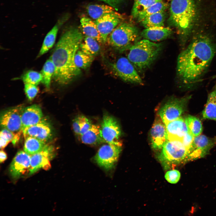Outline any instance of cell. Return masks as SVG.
<instances>
[{
  "instance_id": "cell-1",
  "label": "cell",
  "mask_w": 216,
  "mask_h": 216,
  "mask_svg": "<svg viewBox=\"0 0 216 216\" xmlns=\"http://www.w3.org/2000/svg\"><path fill=\"white\" fill-rule=\"evenodd\" d=\"M216 53V44L206 34H197L178 56L176 74L184 87L191 89L201 82Z\"/></svg>"
},
{
  "instance_id": "cell-2",
  "label": "cell",
  "mask_w": 216,
  "mask_h": 216,
  "mask_svg": "<svg viewBox=\"0 0 216 216\" xmlns=\"http://www.w3.org/2000/svg\"><path fill=\"white\" fill-rule=\"evenodd\" d=\"M83 38L78 29L72 28L64 32L56 44L50 57L55 66L52 78L58 84L68 85L81 74L74 57Z\"/></svg>"
},
{
  "instance_id": "cell-3",
  "label": "cell",
  "mask_w": 216,
  "mask_h": 216,
  "mask_svg": "<svg viewBox=\"0 0 216 216\" xmlns=\"http://www.w3.org/2000/svg\"><path fill=\"white\" fill-rule=\"evenodd\" d=\"M170 21L179 31L182 46L186 44L191 32L196 14L193 0H171Z\"/></svg>"
},
{
  "instance_id": "cell-4",
  "label": "cell",
  "mask_w": 216,
  "mask_h": 216,
  "mask_svg": "<svg viewBox=\"0 0 216 216\" xmlns=\"http://www.w3.org/2000/svg\"><path fill=\"white\" fill-rule=\"evenodd\" d=\"M162 49L161 44L144 39L135 43L130 48L127 58L137 70L142 72L149 67Z\"/></svg>"
},
{
  "instance_id": "cell-5",
  "label": "cell",
  "mask_w": 216,
  "mask_h": 216,
  "mask_svg": "<svg viewBox=\"0 0 216 216\" xmlns=\"http://www.w3.org/2000/svg\"><path fill=\"white\" fill-rule=\"evenodd\" d=\"M138 34L136 27L129 23H121L109 35L106 42L115 49L122 52L129 50Z\"/></svg>"
},
{
  "instance_id": "cell-6",
  "label": "cell",
  "mask_w": 216,
  "mask_h": 216,
  "mask_svg": "<svg viewBox=\"0 0 216 216\" xmlns=\"http://www.w3.org/2000/svg\"><path fill=\"white\" fill-rule=\"evenodd\" d=\"M158 155V159L165 169L187 160L189 153L181 140H168Z\"/></svg>"
},
{
  "instance_id": "cell-7",
  "label": "cell",
  "mask_w": 216,
  "mask_h": 216,
  "mask_svg": "<svg viewBox=\"0 0 216 216\" xmlns=\"http://www.w3.org/2000/svg\"><path fill=\"white\" fill-rule=\"evenodd\" d=\"M191 97L188 95L181 98H172L162 106L159 115L164 124L181 117L186 111Z\"/></svg>"
},
{
  "instance_id": "cell-8",
  "label": "cell",
  "mask_w": 216,
  "mask_h": 216,
  "mask_svg": "<svg viewBox=\"0 0 216 216\" xmlns=\"http://www.w3.org/2000/svg\"><path fill=\"white\" fill-rule=\"evenodd\" d=\"M102 146L94 157L96 163L106 170L114 168L122 151V144L119 141Z\"/></svg>"
},
{
  "instance_id": "cell-9",
  "label": "cell",
  "mask_w": 216,
  "mask_h": 216,
  "mask_svg": "<svg viewBox=\"0 0 216 216\" xmlns=\"http://www.w3.org/2000/svg\"><path fill=\"white\" fill-rule=\"evenodd\" d=\"M110 64L115 74L124 81L131 83L142 84V80L137 70L128 58L121 57Z\"/></svg>"
},
{
  "instance_id": "cell-10",
  "label": "cell",
  "mask_w": 216,
  "mask_h": 216,
  "mask_svg": "<svg viewBox=\"0 0 216 216\" xmlns=\"http://www.w3.org/2000/svg\"><path fill=\"white\" fill-rule=\"evenodd\" d=\"M55 155L54 146L46 144L41 150L31 155L29 175L34 174L41 168L45 170L49 169L51 166L50 161Z\"/></svg>"
},
{
  "instance_id": "cell-11",
  "label": "cell",
  "mask_w": 216,
  "mask_h": 216,
  "mask_svg": "<svg viewBox=\"0 0 216 216\" xmlns=\"http://www.w3.org/2000/svg\"><path fill=\"white\" fill-rule=\"evenodd\" d=\"M216 145V136L211 138L200 134L194 137L189 150L188 160L203 157Z\"/></svg>"
},
{
  "instance_id": "cell-12",
  "label": "cell",
  "mask_w": 216,
  "mask_h": 216,
  "mask_svg": "<svg viewBox=\"0 0 216 216\" xmlns=\"http://www.w3.org/2000/svg\"><path fill=\"white\" fill-rule=\"evenodd\" d=\"M23 109L22 106H20L3 112L0 117V124L2 128L15 134L22 132L21 116Z\"/></svg>"
},
{
  "instance_id": "cell-13",
  "label": "cell",
  "mask_w": 216,
  "mask_h": 216,
  "mask_svg": "<svg viewBox=\"0 0 216 216\" xmlns=\"http://www.w3.org/2000/svg\"><path fill=\"white\" fill-rule=\"evenodd\" d=\"M122 16L115 11L106 14L94 21L104 43L112 31L121 23Z\"/></svg>"
},
{
  "instance_id": "cell-14",
  "label": "cell",
  "mask_w": 216,
  "mask_h": 216,
  "mask_svg": "<svg viewBox=\"0 0 216 216\" xmlns=\"http://www.w3.org/2000/svg\"><path fill=\"white\" fill-rule=\"evenodd\" d=\"M100 128L105 143H114L119 142L121 129L118 122L113 116L108 114H104Z\"/></svg>"
},
{
  "instance_id": "cell-15",
  "label": "cell",
  "mask_w": 216,
  "mask_h": 216,
  "mask_svg": "<svg viewBox=\"0 0 216 216\" xmlns=\"http://www.w3.org/2000/svg\"><path fill=\"white\" fill-rule=\"evenodd\" d=\"M22 132L25 138L32 137L46 143L52 139L53 135L50 123L47 118L43 117L37 124L25 128Z\"/></svg>"
},
{
  "instance_id": "cell-16",
  "label": "cell",
  "mask_w": 216,
  "mask_h": 216,
  "mask_svg": "<svg viewBox=\"0 0 216 216\" xmlns=\"http://www.w3.org/2000/svg\"><path fill=\"white\" fill-rule=\"evenodd\" d=\"M31 156L24 151L18 152L13 159L9 167L10 173L14 178H17L29 171Z\"/></svg>"
},
{
  "instance_id": "cell-17",
  "label": "cell",
  "mask_w": 216,
  "mask_h": 216,
  "mask_svg": "<svg viewBox=\"0 0 216 216\" xmlns=\"http://www.w3.org/2000/svg\"><path fill=\"white\" fill-rule=\"evenodd\" d=\"M150 135L152 148L156 150H161L168 138L165 124L160 117L156 119L153 124Z\"/></svg>"
},
{
  "instance_id": "cell-18",
  "label": "cell",
  "mask_w": 216,
  "mask_h": 216,
  "mask_svg": "<svg viewBox=\"0 0 216 216\" xmlns=\"http://www.w3.org/2000/svg\"><path fill=\"white\" fill-rule=\"evenodd\" d=\"M40 106L34 104L24 108L21 114L22 130L39 122L43 118Z\"/></svg>"
},
{
  "instance_id": "cell-19",
  "label": "cell",
  "mask_w": 216,
  "mask_h": 216,
  "mask_svg": "<svg viewBox=\"0 0 216 216\" xmlns=\"http://www.w3.org/2000/svg\"><path fill=\"white\" fill-rule=\"evenodd\" d=\"M168 140L180 139L188 131L185 118L182 116L165 124Z\"/></svg>"
},
{
  "instance_id": "cell-20",
  "label": "cell",
  "mask_w": 216,
  "mask_h": 216,
  "mask_svg": "<svg viewBox=\"0 0 216 216\" xmlns=\"http://www.w3.org/2000/svg\"><path fill=\"white\" fill-rule=\"evenodd\" d=\"M172 33V30L169 27H155L145 28L141 33V35L144 39L157 42L166 39Z\"/></svg>"
},
{
  "instance_id": "cell-21",
  "label": "cell",
  "mask_w": 216,
  "mask_h": 216,
  "mask_svg": "<svg viewBox=\"0 0 216 216\" xmlns=\"http://www.w3.org/2000/svg\"><path fill=\"white\" fill-rule=\"evenodd\" d=\"M66 17L64 16L58 20L56 24L47 34L37 58H39L46 53L52 48L55 44L59 29L67 19Z\"/></svg>"
},
{
  "instance_id": "cell-22",
  "label": "cell",
  "mask_w": 216,
  "mask_h": 216,
  "mask_svg": "<svg viewBox=\"0 0 216 216\" xmlns=\"http://www.w3.org/2000/svg\"><path fill=\"white\" fill-rule=\"evenodd\" d=\"M79 138L82 143L88 145L105 143L102 136L100 126L96 124H92L89 129Z\"/></svg>"
},
{
  "instance_id": "cell-23",
  "label": "cell",
  "mask_w": 216,
  "mask_h": 216,
  "mask_svg": "<svg viewBox=\"0 0 216 216\" xmlns=\"http://www.w3.org/2000/svg\"><path fill=\"white\" fill-rule=\"evenodd\" d=\"M202 115L204 119L211 120L216 122V83L208 94Z\"/></svg>"
},
{
  "instance_id": "cell-24",
  "label": "cell",
  "mask_w": 216,
  "mask_h": 216,
  "mask_svg": "<svg viewBox=\"0 0 216 216\" xmlns=\"http://www.w3.org/2000/svg\"><path fill=\"white\" fill-rule=\"evenodd\" d=\"M80 22L84 34L95 39L99 43H104L94 22L89 18L83 17L81 18Z\"/></svg>"
},
{
  "instance_id": "cell-25",
  "label": "cell",
  "mask_w": 216,
  "mask_h": 216,
  "mask_svg": "<svg viewBox=\"0 0 216 216\" xmlns=\"http://www.w3.org/2000/svg\"><path fill=\"white\" fill-rule=\"evenodd\" d=\"M98 43L95 39L85 36L84 41L81 43L79 48L86 54L95 57L99 54L100 51Z\"/></svg>"
},
{
  "instance_id": "cell-26",
  "label": "cell",
  "mask_w": 216,
  "mask_h": 216,
  "mask_svg": "<svg viewBox=\"0 0 216 216\" xmlns=\"http://www.w3.org/2000/svg\"><path fill=\"white\" fill-rule=\"evenodd\" d=\"M114 8L110 5L95 4L88 5L86 9L89 16L96 20L106 14L115 11Z\"/></svg>"
},
{
  "instance_id": "cell-27",
  "label": "cell",
  "mask_w": 216,
  "mask_h": 216,
  "mask_svg": "<svg viewBox=\"0 0 216 216\" xmlns=\"http://www.w3.org/2000/svg\"><path fill=\"white\" fill-rule=\"evenodd\" d=\"M165 18V11H163L149 15L144 18L141 22L145 28L164 26Z\"/></svg>"
},
{
  "instance_id": "cell-28",
  "label": "cell",
  "mask_w": 216,
  "mask_h": 216,
  "mask_svg": "<svg viewBox=\"0 0 216 216\" xmlns=\"http://www.w3.org/2000/svg\"><path fill=\"white\" fill-rule=\"evenodd\" d=\"M24 150L31 156L41 150L46 143L35 138L28 136L25 138Z\"/></svg>"
},
{
  "instance_id": "cell-29",
  "label": "cell",
  "mask_w": 216,
  "mask_h": 216,
  "mask_svg": "<svg viewBox=\"0 0 216 216\" xmlns=\"http://www.w3.org/2000/svg\"><path fill=\"white\" fill-rule=\"evenodd\" d=\"M55 70V66L50 57L45 63L41 71L43 77L41 82L47 89L50 88Z\"/></svg>"
},
{
  "instance_id": "cell-30",
  "label": "cell",
  "mask_w": 216,
  "mask_h": 216,
  "mask_svg": "<svg viewBox=\"0 0 216 216\" xmlns=\"http://www.w3.org/2000/svg\"><path fill=\"white\" fill-rule=\"evenodd\" d=\"M168 6L167 3L163 0L158 2L140 12L136 18L138 21L141 22L144 18L149 15L157 12L165 11Z\"/></svg>"
},
{
  "instance_id": "cell-31",
  "label": "cell",
  "mask_w": 216,
  "mask_h": 216,
  "mask_svg": "<svg viewBox=\"0 0 216 216\" xmlns=\"http://www.w3.org/2000/svg\"><path fill=\"white\" fill-rule=\"evenodd\" d=\"M185 119L189 131L194 137L201 134L202 131V126L201 121L198 118L188 115Z\"/></svg>"
},
{
  "instance_id": "cell-32",
  "label": "cell",
  "mask_w": 216,
  "mask_h": 216,
  "mask_svg": "<svg viewBox=\"0 0 216 216\" xmlns=\"http://www.w3.org/2000/svg\"><path fill=\"white\" fill-rule=\"evenodd\" d=\"M94 58L81 50H78L75 56L74 62L76 67L79 68L86 69L90 66Z\"/></svg>"
},
{
  "instance_id": "cell-33",
  "label": "cell",
  "mask_w": 216,
  "mask_h": 216,
  "mask_svg": "<svg viewBox=\"0 0 216 216\" xmlns=\"http://www.w3.org/2000/svg\"><path fill=\"white\" fill-rule=\"evenodd\" d=\"M20 134V133L15 134L8 129L3 128L0 134L1 149L4 148L11 141H12L14 144H15Z\"/></svg>"
},
{
  "instance_id": "cell-34",
  "label": "cell",
  "mask_w": 216,
  "mask_h": 216,
  "mask_svg": "<svg viewBox=\"0 0 216 216\" xmlns=\"http://www.w3.org/2000/svg\"><path fill=\"white\" fill-rule=\"evenodd\" d=\"M21 79L24 84L28 83L37 86L41 82L43 77L41 73L29 70L22 76Z\"/></svg>"
},
{
  "instance_id": "cell-35",
  "label": "cell",
  "mask_w": 216,
  "mask_h": 216,
  "mask_svg": "<svg viewBox=\"0 0 216 216\" xmlns=\"http://www.w3.org/2000/svg\"><path fill=\"white\" fill-rule=\"evenodd\" d=\"M163 0H141L136 6L133 7L132 15L136 18L140 12L146 10L154 4Z\"/></svg>"
},
{
  "instance_id": "cell-36",
  "label": "cell",
  "mask_w": 216,
  "mask_h": 216,
  "mask_svg": "<svg viewBox=\"0 0 216 216\" xmlns=\"http://www.w3.org/2000/svg\"><path fill=\"white\" fill-rule=\"evenodd\" d=\"M24 90L26 96L29 101L32 100L37 94L39 88L37 85L25 83Z\"/></svg>"
},
{
  "instance_id": "cell-37",
  "label": "cell",
  "mask_w": 216,
  "mask_h": 216,
  "mask_svg": "<svg viewBox=\"0 0 216 216\" xmlns=\"http://www.w3.org/2000/svg\"><path fill=\"white\" fill-rule=\"evenodd\" d=\"M180 173L178 170H172L168 171L165 175L166 179L169 183L176 184L179 180Z\"/></svg>"
},
{
  "instance_id": "cell-38",
  "label": "cell",
  "mask_w": 216,
  "mask_h": 216,
  "mask_svg": "<svg viewBox=\"0 0 216 216\" xmlns=\"http://www.w3.org/2000/svg\"><path fill=\"white\" fill-rule=\"evenodd\" d=\"M80 136L86 133L89 129L92 124L90 120L86 117L82 115H80Z\"/></svg>"
},
{
  "instance_id": "cell-39",
  "label": "cell",
  "mask_w": 216,
  "mask_h": 216,
  "mask_svg": "<svg viewBox=\"0 0 216 216\" xmlns=\"http://www.w3.org/2000/svg\"><path fill=\"white\" fill-rule=\"evenodd\" d=\"M194 137L193 135L188 131L181 139L183 144L188 149V153L189 150L191 146Z\"/></svg>"
},
{
  "instance_id": "cell-40",
  "label": "cell",
  "mask_w": 216,
  "mask_h": 216,
  "mask_svg": "<svg viewBox=\"0 0 216 216\" xmlns=\"http://www.w3.org/2000/svg\"><path fill=\"white\" fill-rule=\"evenodd\" d=\"M72 128L75 135L79 137L80 135V116H79L75 118L72 123Z\"/></svg>"
},
{
  "instance_id": "cell-41",
  "label": "cell",
  "mask_w": 216,
  "mask_h": 216,
  "mask_svg": "<svg viewBox=\"0 0 216 216\" xmlns=\"http://www.w3.org/2000/svg\"><path fill=\"white\" fill-rule=\"evenodd\" d=\"M104 2L114 8H116L124 0H100Z\"/></svg>"
},
{
  "instance_id": "cell-42",
  "label": "cell",
  "mask_w": 216,
  "mask_h": 216,
  "mask_svg": "<svg viewBox=\"0 0 216 216\" xmlns=\"http://www.w3.org/2000/svg\"><path fill=\"white\" fill-rule=\"evenodd\" d=\"M0 162L1 163L7 159V155L6 153L2 150L0 151Z\"/></svg>"
},
{
  "instance_id": "cell-43",
  "label": "cell",
  "mask_w": 216,
  "mask_h": 216,
  "mask_svg": "<svg viewBox=\"0 0 216 216\" xmlns=\"http://www.w3.org/2000/svg\"><path fill=\"white\" fill-rule=\"evenodd\" d=\"M141 0H134L133 7L136 6Z\"/></svg>"
}]
</instances>
